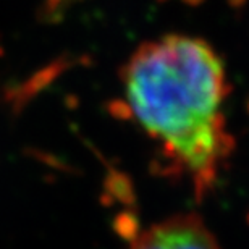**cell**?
<instances>
[{
	"label": "cell",
	"instance_id": "6da1fadb",
	"mask_svg": "<svg viewBox=\"0 0 249 249\" xmlns=\"http://www.w3.org/2000/svg\"><path fill=\"white\" fill-rule=\"evenodd\" d=\"M133 117L201 194L233 147L223 104L225 65L199 37L168 34L142 44L124 68Z\"/></svg>",
	"mask_w": 249,
	"mask_h": 249
},
{
	"label": "cell",
	"instance_id": "7a4b0ae2",
	"mask_svg": "<svg viewBox=\"0 0 249 249\" xmlns=\"http://www.w3.org/2000/svg\"><path fill=\"white\" fill-rule=\"evenodd\" d=\"M128 249H220V246L199 215L177 213L142 230Z\"/></svg>",
	"mask_w": 249,
	"mask_h": 249
}]
</instances>
